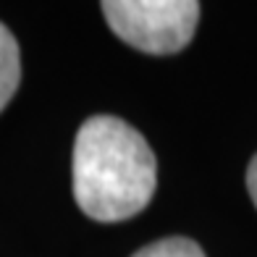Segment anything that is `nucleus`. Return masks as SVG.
<instances>
[{"mask_svg": "<svg viewBox=\"0 0 257 257\" xmlns=\"http://www.w3.org/2000/svg\"><path fill=\"white\" fill-rule=\"evenodd\" d=\"M100 8L115 37L150 55L184 50L202 11L197 0H105Z\"/></svg>", "mask_w": 257, "mask_h": 257, "instance_id": "2", "label": "nucleus"}, {"mask_svg": "<svg viewBox=\"0 0 257 257\" xmlns=\"http://www.w3.org/2000/svg\"><path fill=\"white\" fill-rule=\"evenodd\" d=\"M21 81V55L19 42L11 34V29L0 21V110L16 95Z\"/></svg>", "mask_w": 257, "mask_h": 257, "instance_id": "3", "label": "nucleus"}, {"mask_svg": "<svg viewBox=\"0 0 257 257\" xmlns=\"http://www.w3.org/2000/svg\"><path fill=\"white\" fill-rule=\"evenodd\" d=\"M132 257H205V252L200 244L186 236H168L137 249Z\"/></svg>", "mask_w": 257, "mask_h": 257, "instance_id": "4", "label": "nucleus"}, {"mask_svg": "<svg viewBox=\"0 0 257 257\" xmlns=\"http://www.w3.org/2000/svg\"><path fill=\"white\" fill-rule=\"evenodd\" d=\"M247 189H249L252 202H254V207H257V155L252 158L249 168H247Z\"/></svg>", "mask_w": 257, "mask_h": 257, "instance_id": "5", "label": "nucleus"}, {"mask_svg": "<svg viewBox=\"0 0 257 257\" xmlns=\"http://www.w3.org/2000/svg\"><path fill=\"white\" fill-rule=\"evenodd\" d=\"M158 186V160L147 139L115 115H92L74 139V200L100 223L139 215Z\"/></svg>", "mask_w": 257, "mask_h": 257, "instance_id": "1", "label": "nucleus"}]
</instances>
